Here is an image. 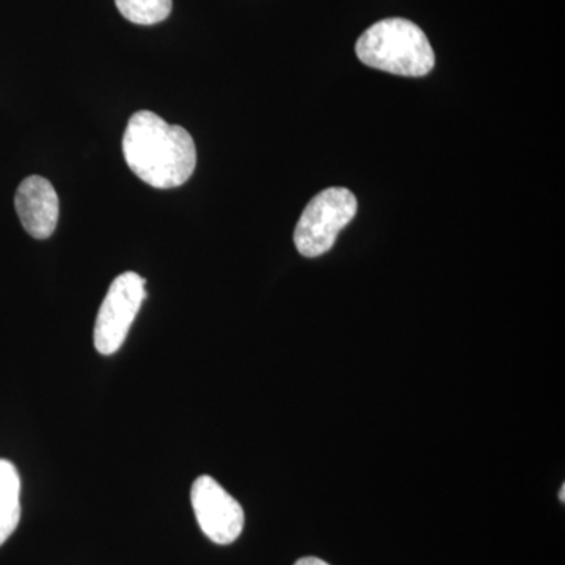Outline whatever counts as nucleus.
Masks as SVG:
<instances>
[{"mask_svg":"<svg viewBox=\"0 0 565 565\" xmlns=\"http://www.w3.org/2000/svg\"><path fill=\"white\" fill-rule=\"evenodd\" d=\"M122 154L134 174L154 189L180 188L195 172L196 150L191 134L150 110L136 111L128 121Z\"/></svg>","mask_w":565,"mask_h":565,"instance_id":"f257e3e1","label":"nucleus"},{"mask_svg":"<svg viewBox=\"0 0 565 565\" xmlns=\"http://www.w3.org/2000/svg\"><path fill=\"white\" fill-rule=\"evenodd\" d=\"M355 52L364 65L396 76L423 77L435 66L426 33L403 18L375 22L356 41Z\"/></svg>","mask_w":565,"mask_h":565,"instance_id":"f03ea898","label":"nucleus"},{"mask_svg":"<svg viewBox=\"0 0 565 565\" xmlns=\"http://www.w3.org/2000/svg\"><path fill=\"white\" fill-rule=\"evenodd\" d=\"M359 211L355 195L345 188H329L305 207L294 232V244L300 255L318 258L332 250L338 234L353 221Z\"/></svg>","mask_w":565,"mask_h":565,"instance_id":"7ed1b4c3","label":"nucleus"},{"mask_svg":"<svg viewBox=\"0 0 565 565\" xmlns=\"http://www.w3.org/2000/svg\"><path fill=\"white\" fill-rule=\"evenodd\" d=\"M147 280L136 273L118 275L104 297L95 322V348L103 355L121 349L141 303L147 299Z\"/></svg>","mask_w":565,"mask_h":565,"instance_id":"20e7f679","label":"nucleus"},{"mask_svg":"<svg viewBox=\"0 0 565 565\" xmlns=\"http://www.w3.org/2000/svg\"><path fill=\"white\" fill-rule=\"evenodd\" d=\"M191 501L196 522L214 544H233L243 534V505L211 476L196 478L191 490Z\"/></svg>","mask_w":565,"mask_h":565,"instance_id":"39448f33","label":"nucleus"},{"mask_svg":"<svg viewBox=\"0 0 565 565\" xmlns=\"http://www.w3.org/2000/svg\"><path fill=\"white\" fill-rule=\"evenodd\" d=\"M14 207L25 232L35 239H47L57 228L61 203L46 178H25L14 196Z\"/></svg>","mask_w":565,"mask_h":565,"instance_id":"423d86ee","label":"nucleus"},{"mask_svg":"<svg viewBox=\"0 0 565 565\" xmlns=\"http://www.w3.org/2000/svg\"><path fill=\"white\" fill-rule=\"evenodd\" d=\"M21 479L10 460L0 459V545L9 541L21 519Z\"/></svg>","mask_w":565,"mask_h":565,"instance_id":"0eeeda50","label":"nucleus"},{"mask_svg":"<svg viewBox=\"0 0 565 565\" xmlns=\"http://www.w3.org/2000/svg\"><path fill=\"white\" fill-rule=\"evenodd\" d=\"M115 6L129 22L154 25L170 17L173 0H115Z\"/></svg>","mask_w":565,"mask_h":565,"instance_id":"6e6552de","label":"nucleus"},{"mask_svg":"<svg viewBox=\"0 0 565 565\" xmlns=\"http://www.w3.org/2000/svg\"><path fill=\"white\" fill-rule=\"evenodd\" d=\"M294 565H330L327 564L326 561L319 559V557H302V559L297 561Z\"/></svg>","mask_w":565,"mask_h":565,"instance_id":"1a4fd4ad","label":"nucleus"},{"mask_svg":"<svg viewBox=\"0 0 565 565\" xmlns=\"http://www.w3.org/2000/svg\"><path fill=\"white\" fill-rule=\"evenodd\" d=\"M561 501H565V486L561 487V493H559Z\"/></svg>","mask_w":565,"mask_h":565,"instance_id":"9d476101","label":"nucleus"}]
</instances>
